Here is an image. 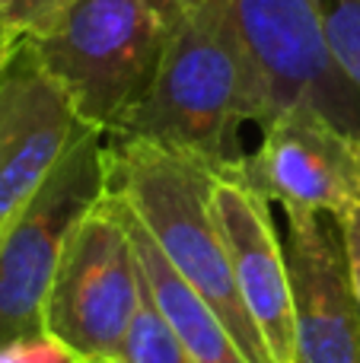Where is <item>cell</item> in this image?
I'll use <instances>...</instances> for the list:
<instances>
[{"mask_svg": "<svg viewBox=\"0 0 360 363\" xmlns=\"http://www.w3.org/2000/svg\"><path fill=\"white\" fill-rule=\"evenodd\" d=\"M112 191V188H108ZM115 194V191H112ZM118 198V194H115ZM121 204V220L128 226L134 249H137V262L144 271L147 290H150L153 303L159 306L163 319L172 325V332L179 335V341L185 345V351L191 354L195 363H252L246 357L236 338L230 335V328L223 325V319L179 277V271L166 262V255L159 252L157 239L150 236L140 217L118 198Z\"/></svg>", "mask_w": 360, "mask_h": 363, "instance_id": "8fae6325", "label": "cell"}, {"mask_svg": "<svg viewBox=\"0 0 360 363\" xmlns=\"http://www.w3.org/2000/svg\"><path fill=\"white\" fill-rule=\"evenodd\" d=\"M210 211L230 249L242 303L274 363H293V281L287 245L278 236L271 201L242 182L217 176Z\"/></svg>", "mask_w": 360, "mask_h": 363, "instance_id": "30bf717a", "label": "cell"}, {"mask_svg": "<svg viewBox=\"0 0 360 363\" xmlns=\"http://www.w3.org/2000/svg\"><path fill=\"white\" fill-rule=\"evenodd\" d=\"M16 42H19V38H13L10 32H4V29H0V67H4L6 55H10V51H13V45H16Z\"/></svg>", "mask_w": 360, "mask_h": 363, "instance_id": "e0dca14e", "label": "cell"}, {"mask_svg": "<svg viewBox=\"0 0 360 363\" xmlns=\"http://www.w3.org/2000/svg\"><path fill=\"white\" fill-rule=\"evenodd\" d=\"M335 223H338V230H342V245H344V262H348V277H351V287H354L357 306H360V198L344 213H338Z\"/></svg>", "mask_w": 360, "mask_h": 363, "instance_id": "2e32d148", "label": "cell"}, {"mask_svg": "<svg viewBox=\"0 0 360 363\" xmlns=\"http://www.w3.org/2000/svg\"><path fill=\"white\" fill-rule=\"evenodd\" d=\"M108 191L106 131L86 128L0 236V345L45 335V300L64 242Z\"/></svg>", "mask_w": 360, "mask_h": 363, "instance_id": "5b68a950", "label": "cell"}, {"mask_svg": "<svg viewBox=\"0 0 360 363\" xmlns=\"http://www.w3.org/2000/svg\"><path fill=\"white\" fill-rule=\"evenodd\" d=\"M230 6L265 83V125L306 108L360 138V89L332 57L319 0H230Z\"/></svg>", "mask_w": 360, "mask_h": 363, "instance_id": "8992f818", "label": "cell"}, {"mask_svg": "<svg viewBox=\"0 0 360 363\" xmlns=\"http://www.w3.org/2000/svg\"><path fill=\"white\" fill-rule=\"evenodd\" d=\"M293 281V363H360V306L342 230L322 211H284Z\"/></svg>", "mask_w": 360, "mask_h": 363, "instance_id": "9c48e42d", "label": "cell"}, {"mask_svg": "<svg viewBox=\"0 0 360 363\" xmlns=\"http://www.w3.org/2000/svg\"><path fill=\"white\" fill-rule=\"evenodd\" d=\"M86 128L35 45L19 38L0 67V236Z\"/></svg>", "mask_w": 360, "mask_h": 363, "instance_id": "52a82bcc", "label": "cell"}, {"mask_svg": "<svg viewBox=\"0 0 360 363\" xmlns=\"http://www.w3.org/2000/svg\"><path fill=\"white\" fill-rule=\"evenodd\" d=\"M108 188L140 217L166 262L214 309L252 363H274L242 303L230 249L210 211L217 172L147 140L108 138Z\"/></svg>", "mask_w": 360, "mask_h": 363, "instance_id": "7a4b0ae2", "label": "cell"}, {"mask_svg": "<svg viewBox=\"0 0 360 363\" xmlns=\"http://www.w3.org/2000/svg\"><path fill=\"white\" fill-rule=\"evenodd\" d=\"M0 363H74L57 341L51 338H19L0 345Z\"/></svg>", "mask_w": 360, "mask_h": 363, "instance_id": "9a60e30c", "label": "cell"}, {"mask_svg": "<svg viewBox=\"0 0 360 363\" xmlns=\"http://www.w3.org/2000/svg\"><path fill=\"white\" fill-rule=\"evenodd\" d=\"M319 16L332 57L360 89V0H319Z\"/></svg>", "mask_w": 360, "mask_h": 363, "instance_id": "4fadbf2b", "label": "cell"}, {"mask_svg": "<svg viewBox=\"0 0 360 363\" xmlns=\"http://www.w3.org/2000/svg\"><path fill=\"white\" fill-rule=\"evenodd\" d=\"M74 6V0H0V29L13 38H38Z\"/></svg>", "mask_w": 360, "mask_h": 363, "instance_id": "5bb4252c", "label": "cell"}, {"mask_svg": "<svg viewBox=\"0 0 360 363\" xmlns=\"http://www.w3.org/2000/svg\"><path fill=\"white\" fill-rule=\"evenodd\" d=\"M93 363H115V360H93Z\"/></svg>", "mask_w": 360, "mask_h": 363, "instance_id": "ac0fdd59", "label": "cell"}, {"mask_svg": "<svg viewBox=\"0 0 360 363\" xmlns=\"http://www.w3.org/2000/svg\"><path fill=\"white\" fill-rule=\"evenodd\" d=\"M268 93L230 0H195L166 45L150 86L108 138L147 140L217 176L242 160L240 128L265 125Z\"/></svg>", "mask_w": 360, "mask_h": 363, "instance_id": "6da1fadb", "label": "cell"}, {"mask_svg": "<svg viewBox=\"0 0 360 363\" xmlns=\"http://www.w3.org/2000/svg\"><path fill=\"white\" fill-rule=\"evenodd\" d=\"M144 300L137 262L121 204L106 191L70 230L45 300V335L74 363L115 360Z\"/></svg>", "mask_w": 360, "mask_h": 363, "instance_id": "277c9868", "label": "cell"}, {"mask_svg": "<svg viewBox=\"0 0 360 363\" xmlns=\"http://www.w3.org/2000/svg\"><path fill=\"white\" fill-rule=\"evenodd\" d=\"M195 0H74L45 35L29 38L86 125H112L144 96L172 32Z\"/></svg>", "mask_w": 360, "mask_h": 363, "instance_id": "3957f363", "label": "cell"}, {"mask_svg": "<svg viewBox=\"0 0 360 363\" xmlns=\"http://www.w3.org/2000/svg\"><path fill=\"white\" fill-rule=\"evenodd\" d=\"M284 211L344 213L360 198V138L322 115L291 108L261 128L255 153L223 172Z\"/></svg>", "mask_w": 360, "mask_h": 363, "instance_id": "ba28073f", "label": "cell"}, {"mask_svg": "<svg viewBox=\"0 0 360 363\" xmlns=\"http://www.w3.org/2000/svg\"><path fill=\"white\" fill-rule=\"evenodd\" d=\"M115 363H195L191 354L185 351V345L179 341V335L172 332V325L163 319L159 306L153 303L150 290L144 281V300L134 315L131 328L125 335Z\"/></svg>", "mask_w": 360, "mask_h": 363, "instance_id": "7c38bea8", "label": "cell"}]
</instances>
